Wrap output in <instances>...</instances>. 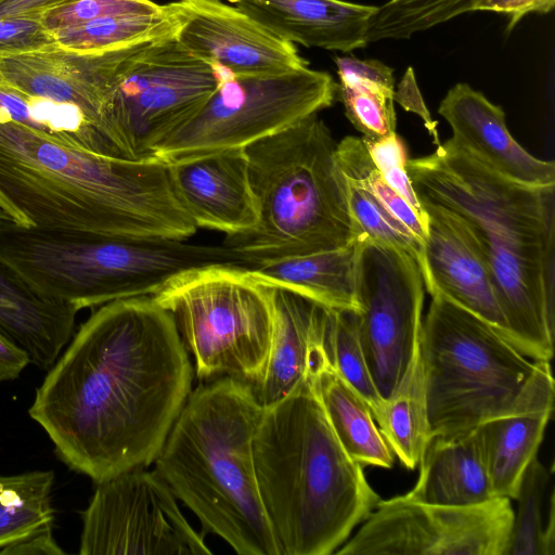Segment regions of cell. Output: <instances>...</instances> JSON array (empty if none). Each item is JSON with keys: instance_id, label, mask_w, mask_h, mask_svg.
<instances>
[{"instance_id": "cell-33", "label": "cell", "mask_w": 555, "mask_h": 555, "mask_svg": "<svg viewBox=\"0 0 555 555\" xmlns=\"http://www.w3.org/2000/svg\"><path fill=\"white\" fill-rule=\"evenodd\" d=\"M395 89L369 81L339 82L337 94L350 122L362 139L374 140L396 132Z\"/></svg>"}, {"instance_id": "cell-25", "label": "cell", "mask_w": 555, "mask_h": 555, "mask_svg": "<svg viewBox=\"0 0 555 555\" xmlns=\"http://www.w3.org/2000/svg\"><path fill=\"white\" fill-rule=\"evenodd\" d=\"M553 410L505 415L474 429L494 498L515 500L521 477L537 456Z\"/></svg>"}, {"instance_id": "cell-2", "label": "cell", "mask_w": 555, "mask_h": 555, "mask_svg": "<svg viewBox=\"0 0 555 555\" xmlns=\"http://www.w3.org/2000/svg\"><path fill=\"white\" fill-rule=\"evenodd\" d=\"M420 202L463 225L491 278L505 338L533 361L550 362L555 336V184L513 180L452 139L409 159Z\"/></svg>"}, {"instance_id": "cell-12", "label": "cell", "mask_w": 555, "mask_h": 555, "mask_svg": "<svg viewBox=\"0 0 555 555\" xmlns=\"http://www.w3.org/2000/svg\"><path fill=\"white\" fill-rule=\"evenodd\" d=\"M356 244L359 340L374 385L387 400L418 350L424 279L405 251L367 237Z\"/></svg>"}, {"instance_id": "cell-35", "label": "cell", "mask_w": 555, "mask_h": 555, "mask_svg": "<svg viewBox=\"0 0 555 555\" xmlns=\"http://www.w3.org/2000/svg\"><path fill=\"white\" fill-rule=\"evenodd\" d=\"M362 139V138H361ZM374 165L393 189L425 221L428 216L420 202L406 171L408 151L402 139L395 132L374 140L362 139Z\"/></svg>"}, {"instance_id": "cell-24", "label": "cell", "mask_w": 555, "mask_h": 555, "mask_svg": "<svg viewBox=\"0 0 555 555\" xmlns=\"http://www.w3.org/2000/svg\"><path fill=\"white\" fill-rule=\"evenodd\" d=\"M357 244L288 257L249 268L262 283L331 309L359 311Z\"/></svg>"}, {"instance_id": "cell-1", "label": "cell", "mask_w": 555, "mask_h": 555, "mask_svg": "<svg viewBox=\"0 0 555 555\" xmlns=\"http://www.w3.org/2000/svg\"><path fill=\"white\" fill-rule=\"evenodd\" d=\"M192 379L170 312L152 296L114 300L80 325L28 414L65 465L99 483L154 463Z\"/></svg>"}, {"instance_id": "cell-37", "label": "cell", "mask_w": 555, "mask_h": 555, "mask_svg": "<svg viewBox=\"0 0 555 555\" xmlns=\"http://www.w3.org/2000/svg\"><path fill=\"white\" fill-rule=\"evenodd\" d=\"M339 82L369 81L387 89H395L393 69L376 60L354 56L334 57Z\"/></svg>"}, {"instance_id": "cell-7", "label": "cell", "mask_w": 555, "mask_h": 555, "mask_svg": "<svg viewBox=\"0 0 555 555\" xmlns=\"http://www.w3.org/2000/svg\"><path fill=\"white\" fill-rule=\"evenodd\" d=\"M420 356L430 438L554 408L550 362L527 358L490 323L440 294L431 296L422 322Z\"/></svg>"}, {"instance_id": "cell-36", "label": "cell", "mask_w": 555, "mask_h": 555, "mask_svg": "<svg viewBox=\"0 0 555 555\" xmlns=\"http://www.w3.org/2000/svg\"><path fill=\"white\" fill-rule=\"evenodd\" d=\"M43 26L41 13L0 20V55L41 50L55 46Z\"/></svg>"}, {"instance_id": "cell-34", "label": "cell", "mask_w": 555, "mask_h": 555, "mask_svg": "<svg viewBox=\"0 0 555 555\" xmlns=\"http://www.w3.org/2000/svg\"><path fill=\"white\" fill-rule=\"evenodd\" d=\"M165 5L152 0H67L43 11L41 22L51 33L106 16L154 14Z\"/></svg>"}, {"instance_id": "cell-14", "label": "cell", "mask_w": 555, "mask_h": 555, "mask_svg": "<svg viewBox=\"0 0 555 555\" xmlns=\"http://www.w3.org/2000/svg\"><path fill=\"white\" fill-rule=\"evenodd\" d=\"M81 520V555L212 554L155 469L137 467L96 483Z\"/></svg>"}, {"instance_id": "cell-30", "label": "cell", "mask_w": 555, "mask_h": 555, "mask_svg": "<svg viewBox=\"0 0 555 555\" xmlns=\"http://www.w3.org/2000/svg\"><path fill=\"white\" fill-rule=\"evenodd\" d=\"M320 340L326 359L367 402L375 420L382 412L385 400L379 396L364 359L356 311L324 307Z\"/></svg>"}, {"instance_id": "cell-19", "label": "cell", "mask_w": 555, "mask_h": 555, "mask_svg": "<svg viewBox=\"0 0 555 555\" xmlns=\"http://www.w3.org/2000/svg\"><path fill=\"white\" fill-rule=\"evenodd\" d=\"M276 37L308 48H364L377 7L344 0H227Z\"/></svg>"}, {"instance_id": "cell-28", "label": "cell", "mask_w": 555, "mask_h": 555, "mask_svg": "<svg viewBox=\"0 0 555 555\" xmlns=\"http://www.w3.org/2000/svg\"><path fill=\"white\" fill-rule=\"evenodd\" d=\"M506 555L555 554V491L552 473L533 457L518 488Z\"/></svg>"}, {"instance_id": "cell-43", "label": "cell", "mask_w": 555, "mask_h": 555, "mask_svg": "<svg viewBox=\"0 0 555 555\" xmlns=\"http://www.w3.org/2000/svg\"><path fill=\"white\" fill-rule=\"evenodd\" d=\"M0 218H3V219H4V217H3V215H2L1 212H0Z\"/></svg>"}, {"instance_id": "cell-6", "label": "cell", "mask_w": 555, "mask_h": 555, "mask_svg": "<svg viewBox=\"0 0 555 555\" xmlns=\"http://www.w3.org/2000/svg\"><path fill=\"white\" fill-rule=\"evenodd\" d=\"M336 142L313 114L244 149L258 222L222 245L253 268L288 257L346 247L358 240Z\"/></svg>"}, {"instance_id": "cell-26", "label": "cell", "mask_w": 555, "mask_h": 555, "mask_svg": "<svg viewBox=\"0 0 555 555\" xmlns=\"http://www.w3.org/2000/svg\"><path fill=\"white\" fill-rule=\"evenodd\" d=\"M392 453L414 469L430 439L423 366L418 350L403 379L375 418Z\"/></svg>"}, {"instance_id": "cell-21", "label": "cell", "mask_w": 555, "mask_h": 555, "mask_svg": "<svg viewBox=\"0 0 555 555\" xmlns=\"http://www.w3.org/2000/svg\"><path fill=\"white\" fill-rule=\"evenodd\" d=\"M77 310L46 297L0 261V327L48 371L73 337Z\"/></svg>"}, {"instance_id": "cell-27", "label": "cell", "mask_w": 555, "mask_h": 555, "mask_svg": "<svg viewBox=\"0 0 555 555\" xmlns=\"http://www.w3.org/2000/svg\"><path fill=\"white\" fill-rule=\"evenodd\" d=\"M181 24L177 1L154 14L114 15L51 31L64 49L102 52L175 36Z\"/></svg>"}, {"instance_id": "cell-8", "label": "cell", "mask_w": 555, "mask_h": 555, "mask_svg": "<svg viewBox=\"0 0 555 555\" xmlns=\"http://www.w3.org/2000/svg\"><path fill=\"white\" fill-rule=\"evenodd\" d=\"M0 261L37 293L77 311L153 296L178 273L245 262L225 246L22 227L0 218Z\"/></svg>"}, {"instance_id": "cell-29", "label": "cell", "mask_w": 555, "mask_h": 555, "mask_svg": "<svg viewBox=\"0 0 555 555\" xmlns=\"http://www.w3.org/2000/svg\"><path fill=\"white\" fill-rule=\"evenodd\" d=\"M53 485L52 470L0 475V550L53 528Z\"/></svg>"}, {"instance_id": "cell-3", "label": "cell", "mask_w": 555, "mask_h": 555, "mask_svg": "<svg viewBox=\"0 0 555 555\" xmlns=\"http://www.w3.org/2000/svg\"><path fill=\"white\" fill-rule=\"evenodd\" d=\"M0 212L22 227L186 240L197 227L169 165L72 150L0 114Z\"/></svg>"}, {"instance_id": "cell-5", "label": "cell", "mask_w": 555, "mask_h": 555, "mask_svg": "<svg viewBox=\"0 0 555 555\" xmlns=\"http://www.w3.org/2000/svg\"><path fill=\"white\" fill-rule=\"evenodd\" d=\"M261 411L249 383L217 377L190 392L154 461L203 530L240 555H280L254 465Z\"/></svg>"}, {"instance_id": "cell-4", "label": "cell", "mask_w": 555, "mask_h": 555, "mask_svg": "<svg viewBox=\"0 0 555 555\" xmlns=\"http://www.w3.org/2000/svg\"><path fill=\"white\" fill-rule=\"evenodd\" d=\"M253 455L280 555L335 553L380 500L330 426L310 372L262 406Z\"/></svg>"}, {"instance_id": "cell-31", "label": "cell", "mask_w": 555, "mask_h": 555, "mask_svg": "<svg viewBox=\"0 0 555 555\" xmlns=\"http://www.w3.org/2000/svg\"><path fill=\"white\" fill-rule=\"evenodd\" d=\"M479 0H388L371 17L367 41L408 39L464 13Z\"/></svg>"}, {"instance_id": "cell-17", "label": "cell", "mask_w": 555, "mask_h": 555, "mask_svg": "<svg viewBox=\"0 0 555 555\" xmlns=\"http://www.w3.org/2000/svg\"><path fill=\"white\" fill-rule=\"evenodd\" d=\"M428 216L424 285L490 323L505 338L506 323L489 272L463 225L447 211L423 204Z\"/></svg>"}, {"instance_id": "cell-32", "label": "cell", "mask_w": 555, "mask_h": 555, "mask_svg": "<svg viewBox=\"0 0 555 555\" xmlns=\"http://www.w3.org/2000/svg\"><path fill=\"white\" fill-rule=\"evenodd\" d=\"M337 166L345 178L364 188L424 245L427 222L385 181L361 138L348 135L336 144Z\"/></svg>"}, {"instance_id": "cell-40", "label": "cell", "mask_w": 555, "mask_h": 555, "mask_svg": "<svg viewBox=\"0 0 555 555\" xmlns=\"http://www.w3.org/2000/svg\"><path fill=\"white\" fill-rule=\"evenodd\" d=\"M29 363L28 352L0 327V383L16 379Z\"/></svg>"}, {"instance_id": "cell-38", "label": "cell", "mask_w": 555, "mask_h": 555, "mask_svg": "<svg viewBox=\"0 0 555 555\" xmlns=\"http://www.w3.org/2000/svg\"><path fill=\"white\" fill-rule=\"evenodd\" d=\"M393 101H397L405 111L417 114L423 119L430 135H433L434 143L436 145L441 143L436 127L437 122L433 120L426 107L416 82L414 70L411 66L405 69L397 91L393 93Z\"/></svg>"}, {"instance_id": "cell-22", "label": "cell", "mask_w": 555, "mask_h": 555, "mask_svg": "<svg viewBox=\"0 0 555 555\" xmlns=\"http://www.w3.org/2000/svg\"><path fill=\"white\" fill-rule=\"evenodd\" d=\"M418 465V479L404 494L410 500L469 506L494 498L474 430L452 437H431Z\"/></svg>"}, {"instance_id": "cell-23", "label": "cell", "mask_w": 555, "mask_h": 555, "mask_svg": "<svg viewBox=\"0 0 555 555\" xmlns=\"http://www.w3.org/2000/svg\"><path fill=\"white\" fill-rule=\"evenodd\" d=\"M310 375L330 426L347 454L361 465L391 468L395 454L375 425L370 405L326 359L320 336Z\"/></svg>"}, {"instance_id": "cell-20", "label": "cell", "mask_w": 555, "mask_h": 555, "mask_svg": "<svg viewBox=\"0 0 555 555\" xmlns=\"http://www.w3.org/2000/svg\"><path fill=\"white\" fill-rule=\"evenodd\" d=\"M323 306L274 287L270 352L260 378L251 385L261 406L284 397L309 374L317 351Z\"/></svg>"}, {"instance_id": "cell-16", "label": "cell", "mask_w": 555, "mask_h": 555, "mask_svg": "<svg viewBox=\"0 0 555 555\" xmlns=\"http://www.w3.org/2000/svg\"><path fill=\"white\" fill-rule=\"evenodd\" d=\"M168 165L175 194L197 228L232 236L256 227L258 204L244 149Z\"/></svg>"}, {"instance_id": "cell-9", "label": "cell", "mask_w": 555, "mask_h": 555, "mask_svg": "<svg viewBox=\"0 0 555 555\" xmlns=\"http://www.w3.org/2000/svg\"><path fill=\"white\" fill-rule=\"evenodd\" d=\"M152 297L172 315L198 378L231 376L250 385L260 378L270 352L274 287L249 268H192Z\"/></svg>"}, {"instance_id": "cell-10", "label": "cell", "mask_w": 555, "mask_h": 555, "mask_svg": "<svg viewBox=\"0 0 555 555\" xmlns=\"http://www.w3.org/2000/svg\"><path fill=\"white\" fill-rule=\"evenodd\" d=\"M219 77L175 36L111 50L104 127L117 156L155 158L159 144L208 100Z\"/></svg>"}, {"instance_id": "cell-11", "label": "cell", "mask_w": 555, "mask_h": 555, "mask_svg": "<svg viewBox=\"0 0 555 555\" xmlns=\"http://www.w3.org/2000/svg\"><path fill=\"white\" fill-rule=\"evenodd\" d=\"M203 106L173 130L154 157L166 163L246 146L330 107L333 77L308 66L274 76L219 75Z\"/></svg>"}, {"instance_id": "cell-18", "label": "cell", "mask_w": 555, "mask_h": 555, "mask_svg": "<svg viewBox=\"0 0 555 555\" xmlns=\"http://www.w3.org/2000/svg\"><path fill=\"white\" fill-rule=\"evenodd\" d=\"M438 113L448 121L452 140L482 164L519 182L555 184V164L532 156L509 133L505 113L469 85L453 86Z\"/></svg>"}, {"instance_id": "cell-39", "label": "cell", "mask_w": 555, "mask_h": 555, "mask_svg": "<svg viewBox=\"0 0 555 555\" xmlns=\"http://www.w3.org/2000/svg\"><path fill=\"white\" fill-rule=\"evenodd\" d=\"M555 0H479L475 11L502 13L508 17L506 31L515 26L529 13L545 14L554 9Z\"/></svg>"}, {"instance_id": "cell-13", "label": "cell", "mask_w": 555, "mask_h": 555, "mask_svg": "<svg viewBox=\"0 0 555 555\" xmlns=\"http://www.w3.org/2000/svg\"><path fill=\"white\" fill-rule=\"evenodd\" d=\"M514 509L511 499L469 506L379 500L337 555H506Z\"/></svg>"}, {"instance_id": "cell-15", "label": "cell", "mask_w": 555, "mask_h": 555, "mask_svg": "<svg viewBox=\"0 0 555 555\" xmlns=\"http://www.w3.org/2000/svg\"><path fill=\"white\" fill-rule=\"evenodd\" d=\"M181 24L175 35L191 54L220 75L274 76L308 66L287 42L231 3L222 0H177Z\"/></svg>"}, {"instance_id": "cell-41", "label": "cell", "mask_w": 555, "mask_h": 555, "mask_svg": "<svg viewBox=\"0 0 555 555\" xmlns=\"http://www.w3.org/2000/svg\"><path fill=\"white\" fill-rule=\"evenodd\" d=\"M53 528H48L21 541L14 542L2 550L0 555H64L66 554L56 543Z\"/></svg>"}, {"instance_id": "cell-42", "label": "cell", "mask_w": 555, "mask_h": 555, "mask_svg": "<svg viewBox=\"0 0 555 555\" xmlns=\"http://www.w3.org/2000/svg\"><path fill=\"white\" fill-rule=\"evenodd\" d=\"M65 1L67 0H0V20L42 13Z\"/></svg>"}]
</instances>
